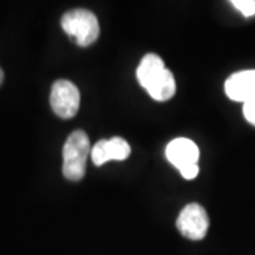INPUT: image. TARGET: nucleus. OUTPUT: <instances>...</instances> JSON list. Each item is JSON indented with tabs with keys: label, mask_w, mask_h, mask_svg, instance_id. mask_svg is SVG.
<instances>
[{
	"label": "nucleus",
	"mask_w": 255,
	"mask_h": 255,
	"mask_svg": "<svg viewBox=\"0 0 255 255\" xmlns=\"http://www.w3.org/2000/svg\"><path fill=\"white\" fill-rule=\"evenodd\" d=\"M61 27L80 47L94 44L100 37V23L97 16L87 9H74L61 17Z\"/></svg>",
	"instance_id": "3"
},
{
	"label": "nucleus",
	"mask_w": 255,
	"mask_h": 255,
	"mask_svg": "<svg viewBox=\"0 0 255 255\" xmlns=\"http://www.w3.org/2000/svg\"><path fill=\"white\" fill-rule=\"evenodd\" d=\"M180 174H182L186 180L196 179V177H197V174H199V164H193V166H190V167L184 169V170L180 172Z\"/></svg>",
	"instance_id": "11"
},
{
	"label": "nucleus",
	"mask_w": 255,
	"mask_h": 255,
	"mask_svg": "<svg viewBox=\"0 0 255 255\" xmlns=\"http://www.w3.org/2000/svg\"><path fill=\"white\" fill-rule=\"evenodd\" d=\"M139 84L155 101H169L176 92L173 74L164 67L163 60L157 54H146L136 70Z\"/></svg>",
	"instance_id": "1"
},
{
	"label": "nucleus",
	"mask_w": 255,
	"mask_h": 255,
	"mask_svg": "<svg viewBox=\"0 0 255 255\" xmlns=\"http://www.w3.org/2000/svg\"><path fill=\"white\" fill-rule=\"evenodd\" d=\"M243 112H244V117H246L247 121H248L251 125H254L255 127V98L244 104V110H243Z\"/></svg>",
	"instance_id": "10"
},
{
	"label": "nucleus",
	"mask_w": 255,
	"mask_h": 255,
	"mask_svg": "<svg viewBox=\"0 0 255 255\" xmlns=\"http://www.w3.org/2000/svg\"><path fill=\"white\" fill-rule=\"evenodd\" d=\"M231 4L240 10L246 17L255 16V0H233Z\"/></svg>",
	"instance_id": "9"
},
{
	"label": "nucleus",
	"mask_w": 255,
	"mask_h": 255,
	"mask_svg": "<svg viewBox=\"0 0 255 255\" xmlns=\"http://www.w3.org/2000/svg\"><path fill=\"white\" fill-rule=\"evenodd\" d=\"M129 155L130 146L119 136L101 139L91 149V159L95 166H102L110 160H125Z\"/></svg>",
	"instance_id": "7"
},
{
	"label": "nucleus",
	"mask_w": 255,
	"mask_h": 255,
	"mask_svg": "<svg viewBox=\"0 0 255 255\" xmlns=\"http://www.w3.org/2000/svg\"><path fill=\"white\" fill-rule=\"evenodd\" d=\"M91 152L90 137L78 129L67 137L63 147V174L65 179L78 182L87 170V160Z\"/></svg>",
	"instance_id": "2"
},
{
	"label": "nucleus",
	"mask_w": 255,
	"mask_h": 255,
	"mask_svg": "<svg viewBox=\"0 0 255 255\" xmlns=\"http://www.w3.org/2000/svg\"><path fill=\"white\" fill-rule=\"evenodd\" d=\"M3 80H4V73H3V70L0 68V85H1Z\"/></svg>",
	"instance_id": "12"
},
{
	"label": "nucleus",
	"mask_w": 255,
	"mask_h": 255,
	"mask_svg": "<svg viewBox=\"0 0 255 255\" xmlns=\"http://www.w3.org/2000/svg\"><path fill=\"white\" fill-rule=\"evenodd\" d=\"M80 91L77 85L67 80H58L51 87L50 105L57 117L61 119H71L80 110Z\"/></svg>",
	"instance_id": "4"
},
{
	"label": "nucleus",
	"mask_w": 255,
	"mask_h": 255,
	"mask_svg": "<svg viewBox=\"0 0 255 255\" xmlns=\"http://www.w3.org/2000/svg\"><path fill=\"white\" fill-rule=\"evenodd\" d=\"M166 157L179 172H182L193 164H197L200 150L190 139L177 137L166 146Z\"/></svg>",
	"instance_id": "6"
},
{
	"label": "nucleus",
	"mask_w": 255,
	"mask_h": 255,
	"mask_svg": "<svg viewBox=\"0 0 255 255\" xmlns=\"http://www.w3.org/2000/svg\"><path fill=\"white\" fill-rule=\"evenodd\" d=\"M176 224L182 236L193 241H200L207 234L209 216L200 204L191 203L180 211Z\"/></svg>",
	"instance_id": "5"
},
{
	"label": "nucleus",
	"mask_w": 255,
	"mask_h": 255,
	"mask_svg": "<svg viewBox=\"0 0 255 255\" xmlns=\"http://www.w3.org/2000/svg\"><path fill=\"white\" fill-rule=\"evenodd\" d=\"M224 91L230 100L248 102L255 98V70L231 74L224 84Z\"/></svg>",
	"instance_id": "8"
}]
</instances>
